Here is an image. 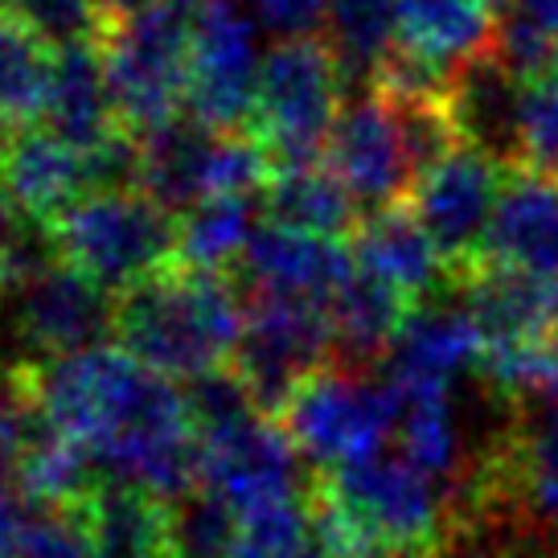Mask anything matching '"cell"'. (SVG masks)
Masks as SVG:
<instances>
[{
	"mask_svg": "<svg viewBox=\"0 0 558 558\" xmlns=\"http://www.w3.org/2000/svg\"><path fill=\"white\" fill-rule=\"evenodd\" d=\"M62 259L123 296L177 267L181 218L157 206L144 190L90 193L53 222Z\"/></svg>",
	"mask_w": 558,
	"mask_h": 558,
	"instance_id": "3",
	"label": "cell"
},
{
	"mask_svg": "<svg viewBox=\"0 0 558 558\" xmlns=\"http://www.w3.org/2000/svg\"><path fill=\"white\" fill-rule=\"evenodd\" d=\"M518 173L558 185V70L522 90V160Z\"/></svg>",
	"mask_w": 558,
	"mask_h": 558,
	"instance_id": "32",
	"label": "cell"
},
{
	"mask_svg": "<svg viewBox=\"0 0 558 558\" xmlns=\"http://www.w3.org/2000/svg\"><path fill=\"white\" fill-rule=\"evenodd\" d=\"M349 255L366 276L390 283L411 304H427L456 288L448 263L439 259L436 243L415 218L411 202L366 214L349 239Z\"/></svg>",
	"mask_w": 558,
	"mask_h": 558,
	"instance_id": "14",
	"label": "cell"
},
{
	"mask_svg": "<svg viewBox=\"0 0 558 558\" xmlns=\"http://www.w3.org/2000/svg\"><path fill=\"white\" fill-rule=\"evenodd\" d=\"M313 513L304 497H276L239 513L234 558H313Z\"/></svg>",
	"mask_w": 558,
	"mask_h": 558,
	"instance_id": "29",
	"label": "cell"
},
{
	"mask_svg": "<svg viewBox=\"0 0 558 558\" xmlns=\"http://www.w3.org/2000/svg\"><path fill=\"white\" fill-rule=\"evenodd\" d=\"M153 378L157 369L136 362L120 345H95L34 366L37 407L46 423L62 436L78 439L90 456L136 411Z\"/></svg>",
	"mask_w": 558,
	"mask_h": 558,
	"instance_id": "9",
	"label": "cell"
},
{
	"mask_svg": "<svg viewBox=\"0 0 558 558\" xmlns=\"http://www.w3.org/2000/svg\"><path fill=\"white\" fill-rule=\"evenodd\" d=\"M255 25L234 0H209L193 13L190 104L185 116L214 132H251L259 99Z\"/></svg>",
	"mask_w": 558,
	"mask_h": 558,
	"instance_id": "10",
	"label": "cell"
},
{
	"mask_svg": "<svg viewBox=\"0 0 558 558\" xmlns=\"http://www.w3.org/2000/svg\"><path fill=\"white\" fill-rule=\"evenodd\" d=\"M313 481L316 469L271 415L246 418L243 427L202 444V485L222 493L239 513L276 497H304Z\"/></svg>",
	"mask_w": 558,
	"mask_h": 558,
	"instance_id": "12",
	"label": "cell"
},
{
	"mask_svg": "<svg viewBox=\"0 0 558 558\" xmlns=\"http://www.w3.org/2000/svg\"><path fill=\"white\" fill-rule=\"evenodd\" d=\"M99 50L120 128L148 136L185 116L193 58V17L185 9L148 0L132 17L104 25Z\"/></svg>",
	"mask_w": 558,
	"mask_h": 558,
	"instance_id": "2",
	"label": "cell"
},
{
	"mask_svg": "<svg viewBox=\"0 0 558 558\" xmlns=\"http://www.w3.org/2000/svg\"><path fill=\"white\" fill-rule=\"evenodd\" d=\"M485 341H555L558 279L488 263L460 288Z\"/></svg>",
	"mask_w": 558,
	"mask_h": 558,
	"instance_id": "18",
	"label": "cell"
},
{
	"mask_svg": "<svg viewBox=\"0 0 558 558\" xmlns=\"http://www.w3.org/2000/svg\"><path fill=\"white\" fill-rule=\"evenodd\" d=\"M243 341L230 366L239 369L263 415L279 418L300 383H308L316 369H329L337 357L329 304L251 292L243 296Z\"/></svg>",
	"mask_w": 558,
	"mask_h": 558,
	"instance_id": "7",
	"label": "cell"
},
{
	"mask_svg": "<svg viewBox=\"0 0 558 558\" xmlns=\"http://www.w3.org/2000/svg\"><path fill=\"white\" fill-rule=\"evenodd\" d=\"M555 353H558V332H555Z\"/></svg>",
	"mask_w": 558,
	"mask_h": 558,
	"instance_id": "41",
	"label": "cell"
},
{
	"mask_svg": "<svg viewBox=\"0 0 558 558\" xmlns=\"http://www.w3.org/2000/svg\"><path fill=\"white\" fill-rule=\"evenodd\" d=\"M169 4H177V9H185V13H190V9H206L209 0H169Z\"/></svg>",
	"mask_w": 558,
	"mask_h": 558,
	"instance_id": "38",
	"label": "cell"
},
{
	"mask_svg": "<svg viewBox=\"0 0 558 558\" xmlns=\"http://www.w3.org/2000/svg\"><path fill=\"white\" fill-rule=\"evenodd\" d=\"M341 104H345V74L329 37L316 34L276 41L263 53L251 132L263 140L276 169L320 165Z\"/></svg>",
	"mask_w": 558,
	"mask_h": 558,
	"instance_id": "4",
	"label": "cell"
},
{
	"mask_svg": "<svg viewBox=\"0 0 558 558\" xmlns=\"http://www.w3.org/2000/svg\"><path fill=\"white\" fill-rule=\"evenodd\" d=\"M522 90L525 83H518L493 50L460 70L448 90V116L460 140L476 144L513 173L522 160Z\"/></svg>",
	"mask_w": 558,
	"mask_h": 558,
	"instance_id": "16",
	"label": "cell"
},
{
	"mask_svg": "<svg viewBox=\"0 0 558 558\" xmlns=\"http://www.w3.org/2000/svg\"><path fill=\"white\" fill-rule=\"evenodd\" d=\"M17 485L37 509H83L104 485V472L78 439L62 436L41 415L29 448L21 456Z\"/></svg>",
	"mask_w": 558,
	"mask_h": 558,
	"instance_id": "25",
	"label": "cell"
},
{
	"mask_svg": "<svg viewBox=\"0 0 558 558\" xmlns=\"http://www.w3.org/2000/svg\"><path fill=\"white\" fill-rule=\"evenodd\" d=\"M148 0H95V9H99V17H104V25H111V21H123L132 17L136 9H144Z\"/></svg>",
	"mask_w": 558,
	"mask_h": 558,
	"instance_id": "37",
	"label": "cell"
},
{
	"mask_svg": "<svg viewBox=\"0 0 558 558\" xmlns=\"http://www.w3.org/2000/svg\"><path fill=\"white\" fill-rule=\"evenodd\" d=\"M488 4H497V9H501V4H509V0H488Z\"/></svg>",
	"mask_w": 558,
	"mask_h": 558,
	"instance_id": "40",
	"label": "cell"
},
{
	"mask_svg": "<svg viewBox=\"0 0 558 558\" xmlns=\"http://www.w3.org/2000/svg\"><path fill=\"white\" fill-rule=\"evenodd\" d=\"M353 271H357V263L349 255V243H332V239H316L304 230L263 222L251 234L243 259L230 267V279L243 296L259 292V296L329 304Z\"/></svg>",
	"mask_w": 558,
	"mask_h": 558,
	"instance_id": "13",
	"label": "cell"
},
{
	"mask_svg": "<svg viewBox=\"0 0 558 558\" xmlns=\"http://www.w3.org/2000/svg\"><path fill=\"white\" fill-rule=\"evenodd\" d=\"M95 558H169V506L123 481H104L78 509Z\"/></svg>",
	"mask_w": 558,
	"mask_h": 558,
	"instance_id": "24",
	"label": "cell"
},
{
	"mask_svg": "<svg viewBox=\"0 0 558 558\" xmlns=\"http://www.w3.org/2000/svg\"><path fill=\"white\" fill-rule=\"evenodd\" d=\"M415 308L418 304H411L390 283L366 276L357 267L337 288V296L329 300L332 345H337L332 366L349 369V374H366L378 362L386 366V357H390V349L399 341L407 316L415 313Z\"/></svg>",
	"mask_w": 558,
	"mask_h": 558,
	"instance_id": "20",
	"label": "cell"
},
{
	"mask_svg": "<svg viewBox=\"0 0 558 558\" xmlns=\"http://www.w3.org/2000/svg\"><path fill=\"white\" fill-rule=\"evenodd\" d=\"M4 21H9V13H4V9H0V29H4Z\"/></svg>",
	"mask_w": 558,
	"mask_h": 558,
	"instance_id": "39",
	"label": "cell"
},
{
	"mask_svg": "<svg viewBox=\"0 0 558 558\" xmlns=\"http://www.w3.org/2000/svg\"><path fill=\"white\" fill-rule=\"evenodd\" d=\"M263 214L259 197H206L202 206L181 214V239H177V267L227 276L243 259L246 243L255 234V218Z\"/></svg>",
	"mask_w": 558,
	"mask_h": 558,
	"instance_id": "26",
	"label": "cell"
},
{
	"mask_svg": "<svg viewBox=\"0 0 558 558\" xmlns=\"http://www.w3.org/2000/svg\"><path fill=\"white\" fill-rule=\"evenodd\" d=\"M243 296L230 276L173 267L116 296V345L165 378L227 366L243 341Z\"/></svg>",
	"mask_w": 558,
	"mask_h": 558,
	"instance_id": "1",
	"label": "cell"
},
{
	"mask_svg": "<svg viewBox=\"0 0 558 558\" xmlns=\"http://www.w3.org/2000/svg\"><path fill=\"white\" fill-rule=\"evenodd\" d=\"M251 9L263 29L276 34L279 41L316 37L329 21V0H251Z\"/></svg>",
	"mask_w": 558,
	"mask_h": 558,
	"instance_id": "34",
	"label": "cell"
},
{
	"mask_svg": "<svg viewBox=\"0 0 558 558\" xmlns=\"http://www.w3.org/2000/svg\"><path fill=\"white\" fill-rule=\"evenodd\" d=\"M41 123H46V132L83 153L120 132L99 41H74V46L53 50L50 99H46Z\"/></svg>",
	"mask_w": 558,
	"mask_h": 558,
	"instance_id": "19",
	"label": "cell"
},
{
	"mask_svg": "<svg viewBox=\"0 0 558 558\" xmlns=\"http://www.w3.org/2000/svg\"><path fill=\"white\" fill-rule=\"evenodd\" d=\"M509 4H518L525 17H534L546 34L558 37V0H509Z\"/></svg>",
	"mask_w": 558,
	"mask_h": 558,
	"instance_id": "36",
	"label": "cell"
},
{
	"mask_svg": "<svg viewBox=\"0 0 558 558\" xmlns=\"http://www.w3.org/2000/svg\"><path fill=\"white\" fill-rule=\"evenodd\" d=\"M0 9L41 37L50 50H62L74 41H99L104 34L95 0H0Z\"/></svg>",
	"mask_w": 558,
	"mask_h": 558,
	"instance_id": "33",
	"label": "cell"
},
{
	"mask_svg": "<svg viewBox=\"0 0 558 558\" xmlns=\"http://www.w3.org/2000/svg\"><path fill=\"white\" fill-rule=\"evenodd\" d=\"M509 173L513 169H506L501 160L460 140L423 173L411 193V209L432 234L439 259L448 263L456 288H464L476 271L488 267V234Z\"/></svg>",
	"mask_w": 558,
	"mask_h": 558,
	"instance_id": "6",
	"label": "cell"
},
{
	"mask_svg": "<svg viewBox=\"0 0 558 558\" xmlns=\"http://www.w3.org/2000/svg\"><path fill=\"white\" fill-rule=\"evenodd\" d=\"M239 509L222 493L197 485L169 506V558H234Z\"/></svg>",
	"mask_w": 558,
	"mask_h": 558,
	"instance_id": "28",
	"label": "cell"
},
{
	"mask_svg": "<svg viewBox=\"0 0 558 558\" xmlns=\"http://www.w3.org/2000/svg\"><path fill=\"white\" fill-rule=\"evenodd\" d=\"M0 173L9 181V190L17 193L25 214L46 227H53L66 209L90 197L87 153L46 128H17V136L9 140V153L0 160Z\"/></svg>",
	"mask_w": 558,
	"mask_h": 558,
	"instance_id": "17",
	"label": "cell"
},
{
	"mask_svg": "<svg viewBox=\"0 0 558 558\" xmlns=\"http://www.w3.org/2000/svg\"><path fill=\"white\" fill-rule=\"evenodd\" d=\"M263 218L276 227L316 234V239L349 243L366 214L320 160V165H300V169H276L271 185L263 190Z\"/></svg>",
	"mask_w": 558,
	"mask_h": 558,
	"instance_id": "23",
	"label": "cell"
},
{
	"mask_svg": "<svg viewBox=\"0 0 558 558\" xmlns=\"http://www.w3.org/2000/svg\"><path fill=\"white\" fill-rule=\"evenodd\" d=\"M279 423L316 472H329L383 452L386 436L399 427V411L386 383H366V374L329 366L300 383L279 411Z\"/></svg>",
	"mask_w": 558,
	"mask_h": 558,
	"instance_id": "8",
	"label": "cell"
},
{
	"mask_svg": "<svg viewBox=\"0 0 558 558\" xmlns=\"http://www.w3.org/2000/svg\"><path fill=\"white\" fill-rule=\"evenodd\" d=\"M53 50L9 17L0 29V123L34 128L50 99Z\"/></svg>",
	"mask_w": 558,
	"mask_h": 558,
	"instance_id": "27",
	"label": "cell"
},
{
	"mask_svg": "<svg viewBox=\"0 0 558 558\" xmlns=\"http://www.w3.org/2000/svg\"><path fill=\"white\" fill-rule=\"evenodd\" d=\"M341 506L395 555H444L452 538V493L402 452H378L320 472Z\"/></svg>",
	"mask_w": 558,
	"mask_h": 558,
	"instance_id": "5",
	"label": "cell"
},
{
	"mask_svg": "<svg viewBox=\"0 0 558 558\" xmlns=\"http://www.w3.org/2000/svg\"><path fill=\"white\" fill-rule=\"evenodd\" d=\"M488 263L558 279V185L509 173L488 234Z\"/></svg>",
	"mask_w": 558,
	"mask_h": 558,
	"instance_id": "22",
	"label": "cell"
},
{
	"mask_svg": "<svg viewBox=\"0 0 558 558\" xmlns=\"http://www.w3.org/2000/svg\"><path fill=\"white\" fill-rule=\"evenodd\" d=\"M37 506L21 493L17 481H0V558H21Z\"/></svg>",
	"mask_w": 558,
	"mask_h": 558,
	"instance_id": "35",
	"label": "cell"
},
{
	"mask_svg": "<svg viewBox=\"0 0 558 558\" xmlns=\"http://www.w3.org/2000/svg\"><path fill=\"white\" fill-rule=\"evenodd\" d=\"M4 304L34 366L116 341V296L66 259L37 271Z\"/></svg>",
	"mask_w": 558,
	"mask_h": 558,
	"instance_id": "11",
	"label": "cell"
},
{
	"mask_svg": "<svg viewBox=\"0 0 558 558\" xmlns=\"http://www.w3.org/2000/svg\"><path fill=\"white\" fill-rule=\"evenodd\" d=\"M181 395H185V411H190V423L202 444L243 427L246 418L263 415L259 402L251 399V390H246V383L239 378V369L230 366V362L190 378V383L181 386Z\"/></svg>",
	"mask_w": 558,
	"mask_h": 558,
	"instance_id": "30",
	"label": "cell"
},
{
	"mask_svg": "<svg viewBox=\"0 0 558 558\" xmlns=\"http://www.w3.org/2000/svg\"><path fill=\"white\" fill-rule=\"evenodd\" d=\"M218 132L193 116L140 136V190L169 214H190L209 197V157Z\"/></svg>",
	"mask_w": 558,
	"mask_h": 558,
	"instance_id": "21",
	"label": "cell"
},
{
	"mask_svg": "<svg viewBox=\"0 0 558 558\" xmlns=\"http://www.w3.org/2000/svg\"><path fill=\"white\" fill-rule=\"evenodd\" d=\"M313 558H320V555H313Z\"/></svg>",
	"mask_w": 558,
	"mask_h": 558,
	"instance_id": "42",
	"label": "cell"
},
{
	"mask_svg": "<svg viewBox=\"0 0 558 558\" xmlns=\"http://www.w3.org/2000/svg\"><path fill=\"white\" fill-rule=\"evenodd\" d=\"M501 9L488 0H395V46L456 78L493 50Z\"/></svg>",
	"mask_w": 558,
	"mask_h": 558,
	"instance_id": "15",
	"label": "cell"
},
{
	"mask_svg": "<svg viewBox=\"0 0 558 558\" xmlns=\"http://www.w3.org/2000/svg\"><path fill=\"white\" fill-rule=\"evenodd\" d=\"M41 423L34 362H0V481H17L21 456Z\"/></svg>",
	"mask_w": 558,
	"mask_h": 558,
	"instance_id": "31",
	"label": "cell"
}]
</instances>
